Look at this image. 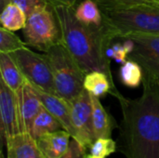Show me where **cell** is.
<instances>
[{
	"label": "cell",
	"mask_w": 159,
	"mask_h": 158,
	"mask_svg": "<svg viewBox=\"0 0 159 158\" xmlns=\"http://www.w3.org/2000/svg\"><path fill=\"white\" fill-rule=\"evenodd\" d=\"M143 87L138 99L115 96L123 115L121 151L127 158H159V77L143 73Z\"/></svg>",
	"instance_id": "6da1fadb"
},
{
	"label": "cell",
	"mask_w": 159,
	"mask_h": 158,
	"mask_svg": "<svg viewBox=\"0 0 159 158\" xmlns=\"http://www.w3.org/2000/svg\"><path fill=\"white\" fill-rule=\"evenodd\" d=\"M57 18L61 42L77 61L83 72H102L113 81L108 50L114 40L103 23L86 25L75 15V7L62 4L50 5Z\"/></svg>",
	"instance_id": "7a4b0ae2"
},
{
	"label": "cell",
	"mask_w": 159,
	"mask_h": 158,
	"mask_svg": "<svg viewBox=\"0 0 159 158\" xmlns=\"http://www.w3.org/2000/svg\"><path fill=\"white\" fill-rule=\"evenodd\" d=\"M103 25L115 41L131 34H159V2L113 5L98 2Z\"/></svg>",
	"instance_id": "3957f363"
},
{
	"label": "cell",
	"mask_w": 159,
	"mask_h": 158,
	"mask_svg": "<svg viewBox=\"0 0 159 158\" xmlns=\"http://www.w3.org/2000/svg\"><path fill=\"white\" fill-rule=\"evenodd\" d=\"M44 55L53 75L56 95L66 102L77 97L84 89L86 74L62 42L52 46Z\"/></svg>",
	"instance_id": "277c9868"
},
{
	"label": "cell",
	"mask_w": 159,
	"mask_h": 158,
	"mask_svg": "<svg viewBox=\"0 0 159 158\" xmlns=\"http://www.w3.org/2000/svg\"><path fill=\"white\" fill-rule=\"evenodd\" d=\"M22 30L27 46L42 52L61 41L59 23L49 4L34 9L27 17Z\"/></svg>",
	"instance_id": "5b68a950"
},
{
	"label": "cell",
	"mask_w": 159,
	"mask_h": 158,
	"mask_svg": "<svg viewBox=\"0 0 159 158\" xmlns=\"http://www.w3.org/2000/svg\"><path fill=\"white\" fill-rule=\"evenodd\" d=\"M25 79L34 88L55 94L53 75L44 54L32 51L28 47L9 53Z\"/></svg>",
	"instance_id": "8992f818"
},
{
	"label": "cell",
	"mask_w": 159,
	"mask_h": 158,
	"mask_svg": "<svg viewBox=\"0 0 159 158\" xmlns=\"http://www.w3.org/2000/svg\"><path fill=\"white\" fill-rule=\"evenodd\" d=\"M68 104L74 129L73 139L78 142L86 150L89 149L96 141L92 119V102L89 92L84 88L77 97L69 101Z\"/></svg>",
	"instance_id": "52a82bcc"
},
{
	"label": "cell",
	"mask_w": 159,
	"mask_h": 158,
	"mask_svg": "<svg viewBox=\"0 0 159 158\" xmlns=\"http://www.w3.org/2000/svg\"><path fill=\"white\" fill-rule=\"evenodd\" d=\"M125 37L130 38L134 43L128 59L138 62L143 73L159 77V34H131L122 38Z\"/></svg>",
	"instance_id": "ba28073f"
},
{
	"label": "cell",
	"mask_w": 159,
	"mask_h": 158,
	"mask_svg": "<svg viewBox=\"0 0 159 158\" xmlns=\"http://www.w3.org/2000/svg\"><path fill=\"white\" fill-rule=\"evenodd\" d=\"M0 117L5 141L21 133L17 94L3 80L0 81Z\"/></svg>",
	"instance_id": "9c48e42d"
},
{
	"label": "cell",
	"mask_w": 159,
	"mask_h": 158,
	"mask_svg": "<svg viewBox=\"0 0 159 158\" xmlns=\"http://www.w3.org/2000/svg\"><path fill=\"white\" fill-rule=\"evenodd\" d=\"M16 94L18 98L20 132L31 133L33 123L43 105L34 87L27 80Z\"/></svg>",
	"instance_id": "30bf717a"
},
{
	"label": "cell",
	"mask_w": 159,
	"mask_h": 158,
	"mask_svg": "<svg viewBox=\"0 0 159 158\" xmlns=\"http://www.w3.org/2000/svg\"><path fill=\"white\" fill-rule=\"evenodd\" d=\"M34 90L38 96V98L41 101L42 105L53 115L55 116L60 123L61 124L63 129L68 131L72 138L74 136V129L72 125V119H71V113H70V107L68 104V102L65 100L60 98L59 96L55 94H50L48 92H45L37 88H34Z\"/></svg>",
	"instance_id": "8fae6325"
},
{
	"label": "cell",
	"mask_w": 159,
	"mask_h": 158,
	"mask_svg": "<svg viewBox=\"0 0 159 158\" xmlns=\"http://www.w3.org/2000/svg\"><path fill=\"white\" fill-rule=\"evenodd\" d=\"M71 140V134L65 129H61L47 133L35 141L45 158H58L67 152Z\"/></svg>",
	"instance_id": "7c38bea8"
},
{
	"label": "cell",
	"mask_w": 159,
	"mask_h": 158,
	"mask_svg": "<svg viewBox=\"0 0 159 158\" xmlns=\"http://www.w3.org/2000/svg\"><path fill=\"white\" fill-rule=\"evenodd\" d=\"M7 158H45L30 133H20L6 141Z\"/></svg>",
	"instance_id": "4fadbf2b"
},
{
	"label": "cell",
	"mask_w": 159,
	"mask_h": 158,
	"mask_svg": "<svg viewBox=\"0 0 159 158\" xmlns=\"http://www.w3.org/2000/svg\"><path fill=\"white\" fill-rule=\"evenodd\" d=\"M0 74L1 80L14 92L20 90L26 81L9 53L0 52Z\"/></svg>",
	"instance_id": "5bb4252c"
},
{
	"label": "cell",
	"mask_w": 159,
	"mask_h": 158,
	"mask_svg": "<svg viewBox=\"0 0 159 158\" xmlns=\"http://www.w3.org/2000/svg\"><path fill=\"white\" fill-rule=\"evenodd\" d=\"M84 88L98 98H101L107 93H111L114 96H116L119 93L108 75L98 71L90 72L85 75Z\"/></svg>",
	"instance_id": "9a60e30c"
},
{
	"label": "cell",
	"mask_w": 159,
	"mask_h": 158,
	"mask_svg": "<svg viewBox=\"0 0 159 158\" xmlns=\"http://www.w3.org/2000/svg\"><path fill=\"white\" fill-rule=\"evenodd\" d=\"M90 98L92 102V119L95 138L96 140L110 138L112 133V121L110 115L102 106L100 98L92 94H90Z\"/></svg>",
	"instance_id": "2e32d148"
},
{
	"label": "cell",
	"mask_w": 159,
	"mask_h": 158,
	"mask_svg": "<svg viewBox=\"0 0 159 158\" xmlns=\"http://www.w3.org/2000/svg\"><path fill=\"white\" fill-rule=\"evenodd\" d=\"M76 19L86 25L101 26L103 22L102 13L96 0H82L75 7Z\"/></svg>",
	"instance_id": "e0dca14e"
},
{
	"label": "cell",
	"mask_w": 159,
	"mask_h": 158,
	"mask_svg": "<svg viewBox=\"0 0 159 158\" xmlns=\"http://www.w3.org/2000/svg\"><path fill=\"white\" fill-rule=\"evenodd\" d=\"M0 21L2 27L9 31L16 32L25 27L27 15L18 5L8 3L2 8Z\"/></svg>",
	"instance_id": "ac0fdd59"
},
{
	"label": "cell",
	"mask_w": 159,
	"mask_h": 158,
	"mask_svg": "<svg viewBox=\"0 0 159 158\" xmlns=\"http://www.w3.org/2000/svg\"><path fill=\"white\" fill-rule=\"evenodd\" d=\"M61 129H63V128L60 121L55 116H53L44 106H42L40 112L33 123L30 134L34 137V140H37L39 137L47 133L58 131Z\"/></svg>",
	"instance_id": "d6986e66"
},
{
	"label": "cell",
	"mask_w": 159,
	"mask_h": 158,
	"mask_svg": "<svg viewBox=\"0 0 159 158\" xmlns=\"http://www.w3.org/2000/svg\"><path fill=\"white\" fill-rule=\"evenodd\" d=\"M119 76L123 85L129 88H138L143 84V71L138 62L128 59L121 65Z\"/></svg>",
	"instance_id": "ffe728a7"
},
{
	"label": "cell",
	"mask_w": 159,
	"mask_h": 158,
	"mask_svg": "<svg viewBox=\"0 0 159 158\" xmlns=\"http://www.w3.org/2000/svg\"><path fill=\"white\" fill-rule=\"evenodd\" d=\"M26 47H27V44L23 42L17 34H15V32L9 31L1 26L0 28V52L11 53Z\"/></svg>",
	"instance_id": "44dd1931"
},
{
	"label": "cell",
	"mask_w": 159,
	"mask_h": 158,
	"mask_svg": "<svg viewBox=\"0 0 159 158\" xmlns=\"http://www.w3.org/2000/svg\"><path fill=\"white\" fill-rule=\"evenodd\" d=\"M116 150V143L111 138L97 139L89 148V154L97 158H106Z\"/></svg>",
	"instance_id": "7402d4cb"
},
{
	"label": "cell",
	"mask_w": 159,
	"mask_h": 158,
	"mask_svg": "<svg viewBox=\"0 0 159 158\" xmlns=\"http://www.w3.org/2000/svg\"><path fill=\"white\" fill-rule=\"evenodd\" d=\"M8 3H14L18 5L26 13L27 17L37 7L48 5V0H0L1 8H3Z\"/></svg>",
	"instance_id": "603a6c76"
},
{
	"label": "cell",
	"mask_w": 159,
	"mask_h": 158,
	"mask_svg": "<svg viewBox=\"0 0 159 158\" xmlns=\"http://www.w3.org/2000/svg\"><path fill=\"white\" fill-rule=\"evenodd\" d=\"M108 56L110 59H114L118 63H124L129 57L128 52L121 43L113 44L108 50Z\"/></svg>",
	"instance_id": "cb8c5ba5"
},
{
	"label": "cell",
	"mask_w": 159,
	"mask_h": 158,
	"mask_svg": "<svg viewBox=\"0 0 159 158\" xmlns=\"http://www.w3.org/2000/svg\"><path fill=\"white\" fill-rule=\"evenodd\" d=\"M86 151L87 150L83 148L78 142L72 138L67 152L58 158H83L86 155Z\"/></svg>",
	"instance_id": "d4e9b609"
},
{
	"label": "cell",
	"mask_w": 159,
	"mask_h": 158,
	"mask_svg": "<svg viewBox=\"0 0 159 158\" xmlns=\"http://www.w3.org/2000/svg\"><path fill=\"white\" fill-rule=\"evenodd\" d=\"M97 2L99 1H103L109 4L113 5H122V6H128V5H135V4H142V3H151L155 2L153 0H96Z\"/></svg>",
	"instance_id": "484cf974"
},
{
	"label": "cell",
	"mask_w": 159,
	"mask_h": 158,
	"mask_svg": "<svg viewBox=\"0 0 159 158\" xmlns=\"http://www.w3.org/2000/svg\"><path fill=\"white\" fill-rule=\"evenodd\" d=\"M78 1H82V0H48L49 5H52V4H62V5L71 6V7H75V5L77 4Z\"/></svg>",
	"instance_id": "4316f807"
},
{
	"label": "cell",
	"mask_w": 159,
	"mask_h": 158,
	"mask_svg": "<svg viewBox=\"0 0 159 158\" xmlns=\"http://www.w3.org/2000/svg\"><path fill=\"white\" fill-rule=\"evenodd\" d=\"M83 158H97V157H95V156H91L90 154H89V155H85V156H84V157H83Z\"/></svg>",
	"instance_id": "83f0119b"
},
{
	"label": "cell",
	"mask_w": 159,
	"mask_h": 158,
	"mask_svg": "<svg viewBox=\"0 0 159 158\" xmlns=\"http://www.w3.org/2000/svg\"><path fill=\"white\" fill-rule=\"evenodd\" d=\"M153 1H155V2H159V0H153Z\"/></svg>",
	"instance_id": "f1b7e54d"
},
{
	"label": "cell",
	"mask_w": 159,
	"mask_h": 158,
	"mask_svg": "<svg viewBox=\"0 0 159 158\" xmlns=\"http://www.w3.org/2000/svg\"><path fill=\"white\" fill-rule=\"evenodd\" d=\"M2 158H4V157H3V156H2Z\"/></svg>",
	"instance_id": "f546056e"
}]
</instances>
